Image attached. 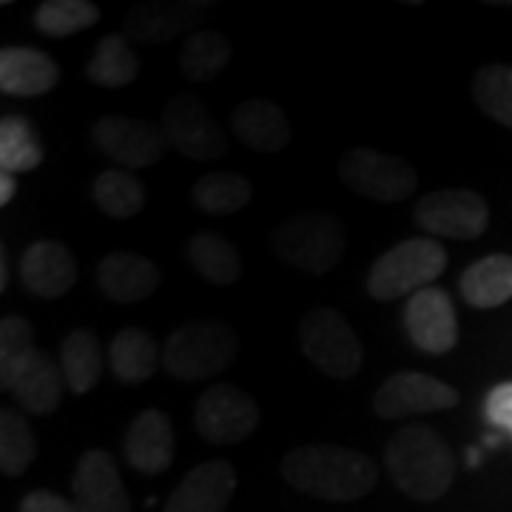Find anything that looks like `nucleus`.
<instances>
[{
    "label": "nucleus",
    "instance_id": "1",
    "mask_svg": "<svg viewBox=\"0 0 512 512\" xmlns=\"http://www.w3.org/2000/svg\"><path fill=\"white\" fill-rule=\"evenodd\" d=\"M282 476L299 493L348 504L376 487L379 470L365 453L336 444H305L285 456Z\"/></svg>",
    "mask_w": 512,
    "mask_h": 512
},
{
    "label": "nucleus",
    "instance_id": "2",
    "mask_svg": "<svg viewBox=\"0 0 512 512\" xmlns=\"http://www.w3.org/2000/svg\"><path fill=\"white\" fill-rule=\"evenodd\" d=\"M390 481L416 501H439L456 476V458L447 441L427 424L402 427L384 453Z\"/></svg>",
    "mask_w": 512,
    "mask_h": 512
},
{
    "label": "nucleus",
    "instance_id": "3",
    "mask_svg": "<svg viewBox=\"0 0 512 512\" xmlns=\"http://www.w3.org/2000/svg\"><path fill=\"white\" fill-rule=\"evenodd\" d=\"M237 330L220 319L185 322L165 339L163 367L180 382H202L237 359Z\"/></svg>",
    "mask_w": 512,
    "mask_h": 512
},
{
    "label": "nucleus",
    "instance_id": "4",
    "mask_svg": "<svg viewBox=\"0 0 512 512\" xmlns=\"http://www.w3.org/2000/svg\"><path fill=\"white\" fill-rule=\"evenodd\" d=\"M447 268V251L436 239H404L382 254L370 274L367 293L379 302H393L402 296L430 288Z\"/></svg>",
    "mask_w": 512,
    "mask_h": 512
},
{
    "label": "nucleus",
    "instance_id": "5",
    "mask_svg": "<svg viewBox=\"0 0 512 512\" xmlns=\"http://www.w3.org/2000/svg\"><path fill=\"white\" fill-rule=\"evenodd\" d=\"M345 228L328 211H305L279 222L274 231V251L288 265L308 274H328L345 254Z\"/></svg>",
    "mask_w": 512,
    "mask_h": 512
},
{
    "label": "nucleus",
    "instance_id": "6",
    "mask_svg": "<svg viewBox=\"0 0 512 512\" xmlns=\"http://www.w3.org/2000/svg\"><path fill=\"white\" fill-rule=\"evenodd\" d=\"M299 345L330 379H348L362 367V342L350 322L333 308H313L299 322Z\"/></svg>",
    "mask_w": 512,
    "mask_h": 512
},
{
    "label": "nucleus",
    "instance_id": "7",
    "mask_svg": "<svg viewBox=\"0 0 512 512\" xmlns=\"http://www.w3.org/2000/svg\"><path fill=\"white\" fill-rule=\"evenodd\" d=\"M339 177L359 197L384 205L407 200L419 185V174L413 165L365 146L350 148L339 160Z\"/></svg>",
    "mask_w": 512,
    "mask_h": 512
},
{
    "label": "nucleus",
    "instance_id": "8",
    "mask_svg": "<svg viewBox=\"0 0 512 512\" xmlns=\"http://www.w3.org/2000/svg\"><path fill=\"white\" fill-rule=\"evenodd\" d=\"M259 424V404L234 384H211L194 407V427L208 444H239Z\"/></svg>",
    "mask_w": 512,
    "mask_h": 512
},
{
    "label": "nucleus",
    "instance_id": "9",
    "mask_svg": "<svg viewBox=\"0 0 512 512\" xmlns=\"http://www.w3.org/2000/svg\"><path fill=\"white\" fill-rule=\"evenodd\" d=\"M413 220L433 237L478 239L490 225V208L470 188H444L416 202Z\"/></svg>",
    "mask_w": 512,
    "mask_h": 512
},
{
    "label": "nucleus",
    "instance_id": "10",
    "mask_svg": "<svg viewBox=\"0 0 512 512\" xmlns=\"http://www.w3.org/2000/svg\"><path fill=\"white\" fill-rule=\"evenodd\" d=\"M160 128L168 137V146L177 148L183 157L194 160V163H211V160L222 157L228 148L225 131L202 106L200 97L188 92L174 94L168 100Z\"/></svg>",
    "mask_w": 512,
    "mask_h": 512
},
{
    "label": "nucleus",
    "instance_id": "11",
    "mask_svg": "<svg viewBox=\"0 0 512 512\" xmlns=\"http://www.w3.org/2000/svg\"><path fill=\"white\" fill-rule=\"evenodd\" d=\"M92 137L97 148L123 168L157 165L168 151V137L163 128L137 120V117H123V114L100 117L94 123Z\"/></svg>",
    "mask_w": 512,
    "mask_h": 512
},
{
    "label": "nucleus",
    "instance_id": "12",
    "mask_svg": "<svg viewBox=\"0 0 512 512\" xmlns=\"http://www.w3.org/2000/svg\"><path fill=\"white\" fill-rule=\"evenodd\" d=\"M456 404V387L444 384L436 376L416 373V370L393 373L390 379H384V384L373 396L376 413L387 421L410 419V416L436 413V410H450Z\"/></svg>",
    "mask_w": 512,
    "mask_h": 512
},
{
    "label": "nucleus",
    "instance_id": "13",
    "mask_svg": "<svg viewBox=\"0 0 512 512\" xmlns=\"http://www.w3.org/2000/svg\"><path fill=\"white\" fill-rule=\"evenodd\" d=\"M404 330L421 353H450L458 342V316L450 293L436 285L413 293L404 305Z\"/></svg>",
    "mask_w": 512,
    "mask_h": 512
},
{
    "label": "nucleus",
    "instance_id": "14",
    "mask_svg": "<svg viewBox=\"0 0 512 512\" xmlns=\"http://www.w3.org/2000/svg\"><path fill=\"white\" fill-rule=\"evenodd\" d=\"M237 490V473L231 461H202L188 470L165 501V512H225Z\"/></svg>",
    "mask_w": 512,
    "mask_h": 512
},
{
    "label": "nucleus",
    "instance_id": "15",
    "mask_svg": "<svg viewBox=\"0 0 512 512\" xmlns=\"http://www.w3.org/2000/svg\"><path fill=\"white\" fill-rule=\"evenodd\" d=\"M74 504L83 512H131L117 464L106 450H89L77 461L72 478Z\"/></svg>",
    "mask_w": 512,
    "mask_h": 512
},
{
    "label": "nucleus",
    "instance_id": "16",
    "mask_svg": "<svg viewBox=\"0 0 512 512\" xmlns=\"http://www.w3.org/2000/svg\"><path fill=\"white\" fill-rule=\"evenodd\" d=\"M20 282L40 299H60L77 282V262L72 251L57 239H37L20 259Z\"/></svg>",
    "mask_w": 512,
    "mask_h": 512
},
{
    "label": "nucleus",
    "instance_id": "17",
    "mask_svg": "<svg viewBox=\"0 0 512 512\" xmlns=\"http://www.w3.org/2000/svg\"><path fill=\"white\" fill-rule=\"evenodd\" d=\"M126 461L143 476H160L171 467L177 441H174V427L163 410H143L137 419L131 421L126 433Z\"/></svg>",
    "mask_w": 512,
    "mask_h": 512
},
{
    "label": "nucleus",
    "instance_id": "18",
    "mask_svg": "<svg viewBox=\"0 0 512 512\" xmlns=\"http://www.w3.org/2000/svg\"><path fill=\"white\" fill-rule=\"evenodd\" d=\"M97 288L109 296L111 302L120 305H134L143 302L160 285V271L157 265L140 254H128V251H111L103 256V262L94 271Z\"/></svg>",
    "mask_w": 512,
    "mask_h": 512
},
{
    "label": "nucleus",
    "instance_id": "19",
    "mask_svg": "<svg viewBox=\"0 0 512 512\" xmlns=\"http://www.w3.org/2000/svg\"><path fill=\"white\" fill-rule=\"evenodd\" d=\"M60 80V69L40 49L12 46L0 52V92L12 97H37L52 92Z\"/></svg>",
    "mask_w": 512,
    "mask_h": 512
},
{
    "label": "nucleus",
    "instance_id": "20",
    "mask_svg": "<svg viewBox=\"0 0 512 512\" xmlns=\"http://www.w3.org/2000/svg\"><path fill=\"white\" fill-rule=\"evenodd\" d=\"M211 3H151L128 15V35L140 43H165L183 32L194 35V23L208 15Z\"/></svg>",
    "mask_w": 512,
    "mask_h": 512
},
{
    "label": "nucleus",
    "instance_id": "21",
    "mask_svg": "<svg viewBox=\"0 0 512 512\" xmlns=\"http://www.w3.org/2000/svg\"><path fill=\"white\" fill-rule=\"evenodd\" d=\"M231 126L237 137L254 151L276 154L291 143V123L285 111L271 100H245L231 111Z\"/></svg>",
    "mask_w": 512,
    "mask_h": 512
},
{
    "label": "nucleus",
    "instance_id": "22",
    "mask_svg": "<svg viewBox=\"0 0 512 512\" xmlns=\"http://www.w3.org/2000/svg\"><path fill=\"white\" fill-rule=\"evenodd\" d=\"M66 387L69 384H66V376H63L60 359L37 350L35 359L26 365V370L20 373L18 382L12 387V396L32 416H49L63 402V390Z\"/></svg>",
    "mask_w": 512,
    "mask_h": 512
},
{
    "label": "nucleus",
    "instance_id": "23",
    "mask_svg": "<svg viewBox=\"0 0 512 512\" xmlns=\"http://www.w3.org/2000/svg\"><path fill=\"white\" fill-rule=\"evenodd\" d=\"M458 291L470 308L478 311L501 308L512 299V256L495 254L478 259L476 265H470L461 274Z\"/></svg>",
    "mask_w": 512,
    "mask_h": 512
},
{
    "label": "nucleus",
    "instance_id": "24",
    "mask_svg": "<svg viewBox=\"0 0 512 512\" xmlns=\"http://www.w3.org/2000/svg\"><path fill=\"white\" fill-rule=\"evenodd\" d=\"M160 362L163 353L157 350V342L148 336V330L126 328L111 339L109 367L123 384L148 382Z\"/></svg>",
    "mask_w": 512,
    "mask_h": 512
},
{
    "label": "nucleus",
    "instance_id": "25",
    "mask_svg": "<svg viewBox=\"0 0 512 512\" xmlns=\"http://www.w3.org/2000/svg\"><path fill=\"white\" fill-rule=\"evenodd\" d=\"M185 256L202 279H208L220 288L234 285L242 276V259H239L237 245L214 231H200L188 239Z\"/></svg>",
    "mask_w": 512,
    "mask_h": 512
},
{
    "label": "nucleus",
    "instance_id": "26",
    "mask_svg": "<svg viewBox=\"0 0 512 512\" xmlns=\"http://www.w3.org/2000/svg\"><path fill=\"white\" fill-rule=\"evenodd\" d=\"M60 367L72 393H89L94 384L103 376V348L97 342V336L89 330H72L63 342H60Z\"/></svg>",
    "mask_w": 512,
    "mask_h": 512
},
{
    "label": "nucleus",
    "instance_id": "27",
    "mask_svg": "<svg viewBox=\"0 0 512 512\" xmlns=\"http://www.w3.org/2000/svg\"><path fill=\"white\" fill-rule=\"evenodd\" d=\"M231 55H234V46L228 37L211 32V29H197L183 43L180 69L194 83H211L225 72V66L231 63Z\"/></svg>",
    "mask_w": 512,
    "mask_h": 512
},
{
    "label": "nucleus",
    "instance_id": "28",
    "mask_svg": "<svg viewBox=\"0 0 512 512\" xmlns=\"http://www.w3.org/2000/svg\"><path fill=\"white\" fill-rule=\"evenodd\" d=\"M137 57L128 46L126 35H106L97 40L94 55L86 63V77L103 89H123L137 77Z\"/></svg>",
    "mask_w": 512,
    "mask_h": 512
},
{
    "label": "nucleus",
    "instance_id": "29",
    "mask_svg": "<svg viewBox=\"0 0 512 512\" xmlns=\"http://www.w3.org/2000/svg\"><path fill=\"white\" fill-rule=\"evenodd\" d=\"M254 197L251 183L234 171L205 174L191 188V200L205 214H237Z\"/></svg>",
    "mask_w": 512,
    "mask_h": 512
},
{
    "label": "nucleus",
    "instance_id": "30",
    "mask_svg": "<svg viewBox=\"0 0 512 512\" xmlns=\"http://www.w3.org/2000/svg\"><path fill=\"white\" fill-rule=\"evenodd\" d=\"M94 202L111 220H131L146 202V188L131 171L111 168L94 180Z\"/></svg>",
    "mask_w": 512,
    "mask_h": 512
},
{
    "label": "nucleus",
    "instance_id": "31",
    "mask_svg": "<svg viewBox=\"0 0 512 512\" xmlns=\"http://www.w3.org/2000/svg\"><path fill=\"white\" fill-rule=\"evenodd\" d=\"M43 163V146L26 117L9 114L0 120V171L20 174L35 171Z\"/></svg>",
    "mask_w": 512,
    "mask_h": 512
},
{
    "label": "nucleus",
    "instance_id": "32",
    "mask_svg": "<svg viewBox=\"0 0 512 512\" xmlns=\"http://www.w3.org/2000/svg\"><path fill=\"white\" fill-rule=\"evenodd\" d=\"M35 328L23 316H6L0 322V387L12 390L26 365L35 359Z\"/></svg>",
    "mask_w": 512,
    "mask_h": 512
},
{
    "label": "nucleus",
    "instance_id": "33",
    "mask_svg": "<svg viewBox=\"0 0 512 512\" xmlns=\"http://www.w3.org/2000/svg\"><path fill=\"white\" fill-rule=\"evenodd\" d=\"M37 456L35 430L18 410L0 413V470L3 476H23Z\"/></svg>",
    "mask_w": 512,
    "mask_h": 512
},
{
    "label": "nucleus",
    "instance_id": "34",
    "mask_svg": "<svg viewBox=\"0 0 512 512\" xmlns=\"http://www.w3.org/2000/svg\"><path fill=\"white\" fill-rule=\"evenodd\" d=\"M100 20V9L89 0H43L35 9V26L46 37H69Z\"/></svg>",
    "mask_w": 512,
    "mask_h": 512
},
{
    "label": "nucleus",
    "instance_id": "35",
    "mask_svg": "<svg viewBox=\"0 0 512 512\" xmlns=\"http://www.w3.org/2000/svg\"><path fill=\"white\" fill-rule=\"evenodd\" d=\"M478 109L495 123L512 128V66L490 63L478 69L476 83H473Z\"/></svg>",
    "mask_w": 512,
    "mask_h": 512
},
{
    "label": "nucleus",
    "instance_id": "36",
    "mask_svg": "<svg viewBox=\"0 0 512 512\" xmlns=\"http://www.w3.org/2000/svg\"><path fill=\"white\" fill-rule=\"evenodd\" d=\"M484 416L487 421L512 436V382L495 384L484 399Z\"/></svg>",
    "mask_w": 512,
    "mask_h": 512
},
{
    "label": "nucleus",
    "instance_id": "37",
    "mask_svg": "<svg viewBox=\"0 0 512 512\" xmlns=\"http://www.w3.org/2000/svg\"><path fill=\"white\" fill-rule=\"evenodd\" d=\"M20 512H83L74 501L49 490H32L20 501Z\"/></svg>",
    "mask_w": 512,
    "mask_h": 512
},
{
    "label": "nucleus",
    "instance_id": "38",
    "mask_svg": "<svg viewBox=\"0 0 512 512\" xmlns=\"http://www.w3.org/2000/svg\"><path fill=\"white\" fill-rule=\"evenodd\" d=\"M18 191V183H15V174H3L0 171V205H9L12 197Z\"/></svg>",
    "mask_w": 512,
    "mask_h": 512
}]
</instances>
